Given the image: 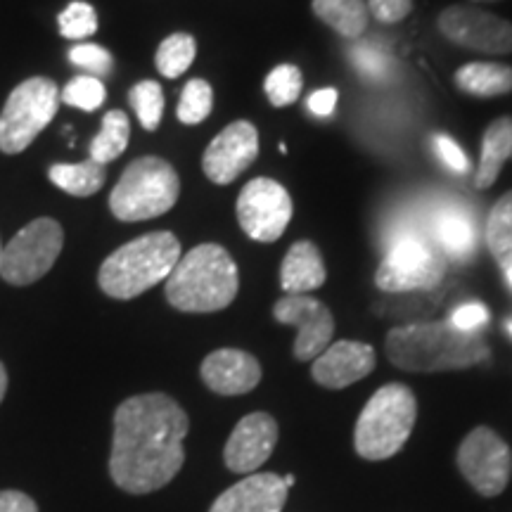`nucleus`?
Listing matches in <instances>:
<instances>
[{
  "label": "nucleus",
  "mask_w": 512,
  "mask_h": 512,
  "mask_svg": "<svg viewBox=\"0 0 512 512\" xmlns=\"http://www.w3.org/2000/svg\"><path fill=\"white\" fill-rule=\"evenodd\" d=\"M238 223L247 238L256 242H275L292 221V197L273 178H254L242 188L238 204Z\"/></svg>",
  "instance_id": "nucleus-11"
},
{
  "label": "nucleus",
  "mask_w": 512,
  "mask_h": 512,
  "mask_svg": "<svg viewBox=\"0 0 512 512\" xmlns=\"http://www.w3.org/2000/svg\"><path fill=\"white\" fill-rule=\"evenodd\" d=\"M377 356L370 344L354 342V339H342V342L330 344L311 366V375L320 387L325 389H344L375 370Z\"/></svg>",
  "instance_id": "nucleus-16"
},
{
  "label": "nucleus",
  "mask_w": 512,
  "mask_h": 512,
  "mask_svg": "<svg viewBox=\"0 0 512 512\" xmlns=\"http://www.w3.org/2000/svg\"><path fill=\"white\" fill-rule=\"evenodd\" d=\"M273 318L299 330L294 339L297 361H316L330 347L332 335H335V318L330 309L309 294H285L275 302Z\"/></svg>",
  "instance_id": "nucleus-13"
},
{
  "label": "nucleus",
  "mask_w": 512,
  "mask_h": 512,
  "mask_svg": "<svg viewBox=\"0 0 512 512\" xmlns=\"http://www.w3.org/2000/svg\"><path fill=\"white\" fill-rule=\"evenodd\" d=\"M434 143H437L439 157L444 159V164L448 166V169L456 171V174H467V171H470V162H467V155L463 150H460V145L456 143V140L441 133V136L434 138Z\"/></svg>",
  "instance_id": "nucleus-36"
},
{
  "label": "nucleus",
  "mask_w": 512,
  "mask_h": 512,
  "mask_svg": "<svg viewBox=\"0 0 512 512\" xmlns=\"http://www.w3.org/2000/svg\"><path fill=\"white\" fill-rule=\"evenodd\" d=\"M323 254L311 240H299L287 249L283 266H280V285L287 294H309L325 285Z\"/></svg>",
  "instance_id": "nucleus-19"
},
{
  "label": "nucleus",
  "mask_w": 512,
  "mask_h": 512,
  "mask_svg": "<svg viewBox=\"0 0 512 512\" xmlns=\"http://www.w3.org/2000/svg\"><path fill=\"white\" fill-rule=\"evenodd\" d=\"M200 375L214 394L240 396L261 382V366L242 349H216L202 361Z\"/></svg>",
  "instance_id": "nucleus-17"
},
{
  "label": "nucleus",
  "mask_w": 512,
  "mask_h": 512,
  "mask_svg": "<svg viewBox=\"0 0 512 512\" xmlns=\"http://www.w3.org/2000/svg\"><path fill=\"white\" fill-rule=\"evenodd\" d=\"M0 264H3V245H0Z\"/></svg>",
  "instance_id": "nucleus-42"
},
{
  "label": "nucleus",
  "mask_w": 512,
  "mask_h": 512,
  "mask_svg": "<svg viewBox=\"0 0 512 512\" xmlns=\"http://www.w3.org/2000/svg\"><path fill=\"white\" fill-rule=\"evenodd\" d=\"M5 392H8V370L0 363V403L5 399Z\"/></svg>",
  "instance_id": "nucleus-39"
},
{
  "label": "nucleus",
  "mask_w": 512,
  "mask_h": 512,
  "mask_svg": "<svg viewBox=\"0 0 512 512\" xmlns=\"http://www.w3.org/2000/svg\"><path fill=\"white\" fill-rule=\"evenodd\" d=\"M446 273V261L425 240H396L384 254L375 273V285L382 292L399 294L415 290H434Z\"/></svg>",
  "instance_id": "nucleus-9"
},
{
  "label": "nucleus",
  "mask_w": 512,
  "mask_h": 512,
  "mask_svg": "<svg viewBox=\"0 0 512 512\" xmlns=\"http://www.w3.org/2000/svg\"><path fill=\"white\" fill-rule=\"evenodd\" d=\"M384 347L389 361L408 373L463 370L489 358V344L479 332H463L448 320L399 325L389 330Z\"/></svg>",
  "instance_id": "nucleus-2"
},
{
  "label": "nucleus",
  "mask_w": 512,
  "mask_h": 512,
  "mask_svg": "<svg viewBox=\"0 0 512 512\" xmlns=\"http://www.w3.org/2000/svg\"><path fill=\"white\" fill-rule=\"evenodd\" d=\"M477 3H496V0H477Z\"/></svg>",
  "instance_id": "nucleus-43"
},
{
  "label": "nucleus",
  "mask_w": 512,
  "mask_h": 512,
  "mask_svg": "<svg viewBox=\"0 0 512 512\" xmlns=\"http://www.w3.org/2000/svg\"><path fill=\"white\" fill-rule=\"evenodd\" d=\"M418 420V399L406 384H384L370 396L358 415L354 446L366 460H387L396 456Z\"/></svg>",
  "instance_id": "nucleus-5"
},
{
  "label": "nucleus",
  "mask_w": 512,
  "mask_h": 512,
  "mask_svg": "<svg viewBox=\"0 0 512 512\" xmlns=\"http://www.w3.org/2000/svg\"><path fill=\"white\" fill-rule=\"evenodd\" d=\"M278 444V422L268 413H249L230 432L223 448V460L230 472L254 475L271 458Z\"/></svg>",
  "instance_id": "nucleus-15"
},
{
  "label": "nucleus",
  "mask_w": 512,
  "mask_h": 512,
  "mask_svg": "<svg viewBox=\"0 0 512 512\" xmlns=\"http://www.w3.org/2000/svg\"><path fill=\"white\" fill-rule=\"evenodd\" d=\"M437 27L446 41L486 55L512 53V22L472 5H451L441 12Z\"/></svg>",
  "instance_id": "nucleus-12"
},
{
  "label": "nucleus",
  "mask_w": 512,
  "mask_h": 512,
  "mask_svg": "<svg viewBox=\"0 0 512 512\" xmlns=\"http://www.w3.org/2000/svg\"><path fill=\"white\" fill-rule=\"evenodd\" d=\"M64 245V230L55 219H36L3 245L0 275L5 283L24 287L46 275Z\"/></svg>",
  "instance_id": "nucleus-8"
},
{
  "label": "nucleus",
  "mask_w": 512,
  "mask_h": 512,
  "mask_svg": "<svg viewBox=\"0 0 512 512\" xmlns=\"http://www.w3.org/2000/svg\"><path fill=\"white\" fill-rule=\"evenodd\" d=\"M0 512H38V505L22 491H0Z\"/></svg>",
  "instance_id": "nucleus-38"
},
{
  "label": "nucleus",
  "mask_w": 512,
  "mask_h": 512,
  "mask_svg": "<svg viewBox=\"0 0 512 512\" xmlns=\"http://www.w3.org/2000/svg\"><path fill=\"white\" fill-rule=\"evenodd\" d=\"M283 477L275 472H254L216 498L209 512H280L287 503Z\"/></svg>",
  "instance_id": "nucleus-18"
},
{
  "label": "nucleus",
  "mask_w": 512,
  "mask_h": 512,
  "mask_svg": "<svg viewBox=\"0 0 512 512\" xmlns=\"http://www.w3.org/2000/svg\"><path fill=\"white\" fill-rule=\"evenodd\" d=\"M283 482H285L287 489H290V486L294 484V477H292V475H285V477H283Z\"/></svg>",
  "instance_id": "nucleus-40"
},
{
  "label": "nucleus",
  "mask_w": 512,
  "mask_h": 512,
  "mask_svg": "<svg viewBox=\"0 0 512 512\" xmlns=\"http://www.w3.org/2000/svg\"><path fill=\"white\" fill-rule=\"evenodd\" d=\"M456 86L475 98H498L512 93V67L498 62H470L456 72Z\"/></svg>",
  "instance_id": "nucleus-21"
},
{
  "label": "nucleus",
  "mask_w": 512,
  "mask_h": 512,
  "mask_svg": "<svg viewBox=\"0 0 512 512\" xmlns=\"http://www.w3.org/2000/svg\"><path fill=\"white\" fill-rule=\"evenodd\" d=\"M181 256V242L169 230L140 235L102 261L98 285L112 299H136L150 287L164 283Z\"/></svg>",
  "instance_id": "nucleus-4"
},
{
  "label": "nucleus",
  "mask_w": 512,
  "mask_h": 512,
  "mask_svg": "<svg viewBox=\"0 0 512 512\" xmlns=\"http://www.w3.org/2000/svg\"><path fill=\"white\" fill-rule=\"evenodd\" d=\"M57 24H60V34L64 38H69V41H83V38L93 36L98 31V15H95L93 5L76 0V3H69L60 12Z\"/></svg>",
  "instance_id": "nucleus-32"
},
{
  "label": "nucleus",
  "mask_w": 512,
  "mask_h": 512,
  "mask_svg": "<svg viewBox=\"0 0 512 512\" xmlns=\"http://www.w3.org/2000/svg\"><path fill=\"white\" fill-rule=\"evenodd\" d=\"M50 181L57 188L74 197H91L105 185V166L86 159L81 164H53L48 171Z\"/></svg>",
  "instance_id": "nucleus-24"
},
{
  "label": "nucleus",
  "mask_w": 512,
  "mask_h": 512,
  "mask_svg": "<svg viewBox=\"0 0 512 512\" xmlns=\"http://www.w3.org/2000/svg\"><path fill=\"white\" fill-rule=\"evenodd\" d=\"M484 238L503 275L512 273V190L505 192L501 200L491 207Z\"/></svg>",
  "instance_id": "nucleus-23"
},
{
  "label": "nucleus",
  "mask_w": 512,
  "mask_h": 512,
  "mask_svg": "<svg viewBox=\"0 0 512 512\" xmlns=\"http://www.w3.org/2000/svg\"><path fill=\"white\" fill-rule=\"evenodd\" d=\"M512 159V117H501L491 121L482 138V157L475 176L479 190L491 188L501 176L503 166Z\"/></svg>",
  "instance_id": "nucleus-20"
},
{
  "label": "nucleus",
  "mask_w": 512,
  "mask_h": 512,
  "mask_svg": "<svg viewBox=\"0 0 512 512\" xmlns=\"http://www.w3.org/2000/svg\"><path fill=\"white\" fill-rule=\"evenodd\" d=\"M337 98L339 95L335 88H320V91L309 95L306 107H309V112L316 114V117H330L337 107Z\"/></svg>",
  "instance_id": "nucleus-37"
},
{
  "label": "nucleus",
  "mask_w": 512,
  "mask_h": 512,
  "mask_svg": "<svg viewBox=\"0 0 512 512\" xmlns=\"http://www.w3.org/2000/svg\"><path fill=\"white\" fill-rule=\"evenodd\" d=\"M448 323L463 332H479L486 323H489V309H486L482 302L460 304L458 309L451 313Z\"/></svg>",
  "instance_id": "nucleus-34"
},
{
  "label": "nucleus",
  "mask_w": 512,
  "mask_h": 512,
  "mask_svg": "<svg viewBox=\"0 0 512 512\" xmlns=\"http://www.w3.org/2000/svg\"><path fill=\"white\" fill-rule=\"evenodd\" d=\"M197 57V43L190 34H171L159 43L155 64L159 74L166 79H178L190 69V64Z\"/></svg>",
  "instance_id": "nucleus-27"
},
{
  "label": "nucleus",
  "mask_w": 512,
  "mask_h": 512,
  "mask_svg": "<svg viewBox=\"0 0 512 512\" xmlns=\"http://www.w3.org/2000/svg\"><path fill=\"white\" fill-rule=\"evenodd\" d=\"M69 62L100 81L110 76L114 69V57L110 50L95 46V43H79V46H74L69 50Z\"/></svg>",
  "instance_id": "nucleus-33"
},
{
  "label": "nucleus",
  "mask_w": 512,
  "mask_h": 512,
  "mask_svg": "<svg viewBox=\"0 0 512 512\" xmlns=\"http://www.w3.org/2000/svg\"><path fill=\"white\" fill-rule=\"evenodd\" d=\"M259 155V131L252 121H233L207 145L202 171L211 183L228 185L245 174Z\"/></svg>",
  "instance_id": "nucleus-14"
},
{
  "label": "nucleus",
  "mask_w": 512,
  "mask_h": 512,
  "mask_svg": "<svg viewBox=\"0 0 512 512\" xmlns=\"http://www.w3.org/2000/svg\"><path fill=\"white\" fill-rule=\"evenodd\" d=\"M131 107L136 110V117L145 131H157L162 124L164 114V91L157 81H140L128 93Z\"/></svg>",
  "instance_id": "nucleus-28"
},
{
  "label": "nucleus",
  "mask_w": 512,
  "mask_h": 512,
  "mask_svg": "<svg viewBox=\"0 0 512 512\" xmlns=\"http://www.w3.org/2000/svg\"><path fill=\"white\" fill-rule=\"evenodd\" d=\"M240 290V273L226 247L204 242L178 259L164 292L169 304L183 313H214L233 304Z\"/></svg>",
  "instance_id": "nucleus-3"
},
{
  "label": "nucleus",
  "mask_w": 512,
  "mask_h": 512,
  "mask_svg": "<svg viewBox=\"0 0 512 512\" xmlns=\"http://www.w3.org/2000/svg\"><path fill=\"white\" fill-rule=\"evenodd\" d=\"M188 415L171 396L152 392L126 399L114 411L110 477L126 494H152L185 463Z\"/></svg>",
  "instance_id": "nucleus-1"
},
{
  "label": "nucleus",
  "mask_w": 512,
  "mask_h": 512,
  "mask_svg": "<svg viewBox=\"0 0 512 512\" xmlns=\"http://www.w3.org/2000/svg\"><path fill=\"white\" fill-rule=\"evenodd\" d=\"M505 330H508V335L512 337V318H508V323H505Z\"/></svg>",
  "instance_id": "nucleus-41"
},
{
  "label": "nucleus",
  "mask_w": 512,
  "mask_h": 512,
  "mask_svg": "<svg viewBox=\"0 0 512 512\" xmlns=\"http://www.w3.org/2000/svg\"><path fill=\"white\" fill-rule=\"evenodd\" d=\"M458 467L482 496L503 494L512 475L510 446L491 427H475L458 446Z\"/></svg>",
  "instance_id": "nucleus-10"
},
{
  "label": "nucleus",
  "mask_w": 512,
  "mask_h": 512,
  "mask_svg": "<svg viewBox=\"0 0 512 512\" xmlns=\"http://www.w3.org/2000/svg\"><path fill=\"white\" fill-rule=\"evenodd\" d=\"M439 245L448 256L458 261L472 259L477 252V228L470 216L460 211H446L439 219Z\"/></svg>",
  "instance_id": "nucleus-25"
},
{
  "label": "nucleus",
  "mask_w": 512,
  "mask_h": 512,
  "mask_svg": "<svg viewBox=\"0 0 512 512\" xmlns=\"http://www.w3.org/2000/svg\"><path fill=\"white\" fill-rule=\"evenodd\" d=\"M411 10L413 0H368V12H373L382 24H399Z\"/></svg>",
  "instance_id": "nucleus-35"
},
{
  "label": "nucleus",
  "mask_w": 512,
  "mask_h": 512,
  "mask_svg": "<svg viewBox=\"0 0 512 512\" xmlns=\"http://www.w3.org/2000/svg\"><path fill=\"white\" fill-rule=\"evenodd\" d=\"M264 88L266 98L271 100L273 107H287L297 102L299 95H302L304 76L294 64H280V67L271 69V74L266 76Z\"/></svg>",
  "instance_id": "nucleus-30"
},
{
  "label": "nucleus",
  "mask_w": 512,
  "mask_h": 512,
  "mask_svg": "<svg viewBox=\"0 0 512 512\" xmlns=\"http://www.w3.org/2000/svg\"><path fill=\"white\" fill-rule=\"evenodd\" d=\"M128 138H131V121L126 112L110 110L102 117V128L91 143V159L98 164H110L124 155Z\"/></svg>",
  "instance_id": "nucleus-26"
},
{
  "label": "nucleus",
  "mask_w": 512,
  "mask_h": 512,
  "mask_svg": "<svg viewBox=\"0 0 512 512\" xmlns=\"http://www.w3.org/2000/svg\"><path fill=\"white\" fill-rule=\"evenodd\" d=\"M181 195V178L162 157L133 159L110 195V209L119 221L157 219L174 209Z\"/></svg>",
  "instance_id": "nucleus-6"
},
{
  "label": "nucleus",
  "mask_w": 512,
  "mask_h": 512,
  "mask_svg": "<svg viewBox=\"0 0 512 512\" xmlns=\"http://www.w3.org/2000/svg\"><path fill=\"white\" fill-rule=\"evenodd\" d=\"M105 98H107L105 83L88 74L76 76V79L69 81L60 93L62 102H67L69 107H79L83 112H95L102 102H105Z\"/></svg>",
  "instance_id": "nucleus-31"
},
{
  "label": "nucleus",
  "mask_w": 512,
  "mask_h": 512,
  "mask_svg": "<svg viewBox=\"0 0 512 512\" xmlns=\"http://www.w3.org/2000/svg\"><path fill=\"white\" fill-rule=\"evenodd\" d=\"M60 105L57 83L46 76L22 81L8 95L3 114H0V150L5 155H19L46 131V126L55 119Z\"/></svg>",
  "instance_id": "nucleus-7"
},
{
  "label": "nucleus",
  "mask_w": 512,
  "mask_h": 512,
  "mask_svg": "<svg viewBox=\"0 0 512 512\" xmlns=\"http://www.w3.org/2000/svg\"><path fill=\"white\" fill-rule=\"evenodd\" d=\"M214 107V88L204 79H192L185 83L181 102H178V119L185 126H197L211 114Z\"/></svg>",
  "instance_id": "nucleus-29"
},
{
  "label": "nucleus",
  "mask_w": 512,
  "mask_h": 512,
  "mask_svg": "<svg viewBox=\"0 0 512 512\" xmlns=\"http://www.w3.org/2000/svg\"><path fill=\"white\" fill-rule=\"evenodd\" d=\"M313 15L344 38H358L368 29L366 0H313Z\"/></svg>",
  "instance_id": "nucleus-22"
}]
</instances>
